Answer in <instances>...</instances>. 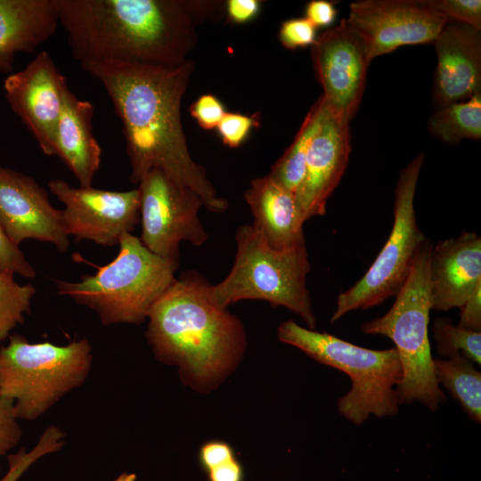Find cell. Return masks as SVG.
<instances>
[{"mask_svg":"<svg viewBox=\"0 0 481 481\" xmlns=\"http://www.w3.org/2000/svg\"><path fill=\"white\" fill-rule=\"evenodd\" d=\"M306 18L317 29L331 26L337 19L338 10L333 2L312 0L305 9Z\"/></svg>","mask_w":481,"mask_h":481,"instance_id":"35","label":"cell"},{"mask_svg":"<svg viewBox=\"0 0 481 481\" xmlns=\"http://www.w3.org/2000/svg\"><path fill=\"white\" fill-rule=\"evenodd\" d=\"M432 44L437 57L432 96L436 110L481 93V30L448 20Z\"/></svg>","mask_w":481,"mask_h":481,"instance_id":"17","label":"cell"},{"mask_svg":"<svg viewBox=\"0 0 481 481\" xmlns=\"http://www.w3.org/2000/svg\"><path fill=\"white\" fill-rule=\"evenodd\" d=\"M65 437L66 433L59 426L47 427L32 449L21 447L16 452L7 454L8 469L0 481H18L39 459L60 451L65 444Z\"/></svg>","mask_w":481,"mask_h":481,"instance_id":"27","label":"cell"},{"mask_svg":"<svg viewBox=\"0 0 481 481\" xmlns=\"http://www.w3.org/2000/svg\"><path fill=\"white\" fill-rule=\"evenodd\" d=\"M143 244L152 253L179 257V244L202 246L208 239L198 214L204 206L193 190L182 185L159 169L146 173L138 183Z\"/></svg>","mask_w":481,"mask_h":481,"instance_id":"10","label":"cell"},{"mask_svg":"<svg viewBox=\"0 0 481 481\" xmlns=\"http://www.w3.org/2000/svg\"><path fill=\"white\" fill-rule=\"evenodd\" d=\"M74 59L178 66L197 42L196 26L219 19L222 1L56 0Z\"/></svg>","mask_w":481,"mask_h":481,"instance_id":"2","label":"cell"},{"mask_svg":"<svg viewBox=\"0 0 481 481\" xmlns=\"http://www.w3.org/2000/svg\"><path fill=\"white\" fill-rule=\"evenodd\" d=\"M208 481H244L245 472L237 458L224 462L206 472Z\"/></svg>","mask_w":481,"mask_h":481,"instance_id":"38","label":"cell"},{"mask_svg":"<svg viewBox=\"0 0 481 481\" xmlns=\"http://www.w3.org/2000/svg\"><path fill=\"white\" fill-rule=\"evenodd\" d=\"M192 116L200 126L210 130L216 128L226 113L221 101L213 94H202L190 107Z\"/></svg>","mask_w":481,"mask_h":481,"instance_id":"33","label":"cell"},{"mask_svg":"<svg viewBox=\"0 0 481 481\" xmlns=\"http://www.w3.org/2000/svg\"><path fill=\"white\" fill-rule=\"evenodd\" d=\"M37 293L32 284L20 285L13 274L0 270V346L12 331L31 313V301Z\"/></svg>","mask_w":481,"mask_h":481,"instance_id":"25","label":"cell"},{"mask_svg":"<svg viewBox=\"0 0 481 481\" xmlns=\"http://www.w3.org/2000/svg\"><path fill=\"white\" fill-rule=\"evenodd\" d=\"M259 124L255 115L226 112L216 128L223 143L232 148L240 146L248 137L252 127Z\"/></svg>","mask_w":481,"mask_h":481,"instance_id":"30","label":"cell"},{"mask_svg":"<svg viewBox=\"0 0 481 481\" xmlns=\"http://www.w3.org/2000/svg\"><path fill=\"white\" fill-rule=\"evenodd\" d=\"M58 24L56 0H0V72L12 70L16 53L47 41Z\"/></svg>","mask_w":481,"mask_h":481,"instance_id":"20","label":"cell"},{"mask_svg":"<svg viewBox=\"0 0 481 481\" xmlns=\"http://www.w3.org/2000/svg\"><path fill=\"white\" fill-rule=\"evenodd\" d=\"M244 200L253 216L252 224L273 249L284 250L306 244L295 194L269 175L252 180Z\"/></svg>","mask_w":481,"mask_h":481,"instance_id":"19","label":"cell"},{"mask_svg":"<svg viewBox=\"0 0 481 481\" xmlns=\"http://www.w3.org/2000/svg\"><path fill=\"white\" fill-rule=\"evenodd\" d=\"M260 9L257 0H228L225 2V12L229 20L237 24L249 21L257 16Z\"/></svg>","mask_w":481,"mask_h":481,"instance_id":"37","label":"cell"},{"mask_svg":"<svg viewBox=\"0 0 481 481\" xmlns=\"http://www.w3.org/2000/svg\"><path fill=\"white\" fill-rule=\"evenodd\" d=\"M233 265L219 283L209 285L212 300L227 308L244 299H259L283 306L314 330L316 317L306 286L311 266L306 245L277 250L251 224L239 226Z\"/></svg>","mask_w":481,"mask_h":481,"instance_id":"7","label":"cell"},{"mask_svg":"<svg viewBox=\"0 0 481 481\" xmlns=\"http://www.w3.org/2000/svg\"><path fill=\"white\" fill-rule=\"evenodd\" d=\"M350 152V122L328 109L311 143L304 179L294 193L303 224L326 213L327 201L346 170Z\"/></svg>","mask_w":481,"mask_h":481,"instance_id":"16","label":"cell"},{"mask_svg":"<svg viewBox=\"0 0 481 481\" xmlns=\"http://www.w3.org/2000/svg\"><path fill=\"white\" fill-rule=\"evenodd\" d=\"M8 339L0 346V395L19 420L40 418L89 376L93 348L86 338L64 346L31 343L17 333Z\"/></svg>","mask_w":481,"mask_h":481,"instance_id":"6","label":"cell"},{"mask_svg":"<svg viewBox=\"0 0 481 481\" xmlns=\"http://www.w3.org/2000/svg\"><path fill=\"white\" fill-rule=\"evenodd\" d=\"M311 57L330 112L350 122L362 102L371 62L362 39L343 18L316 37Z\"/></svg>","mask_w":481,"mask_h":481,"instance_id":"13","label":"cell"},{"mask_svg":"<svg viewBox=\"0 0 481 481\" xmlns=\"http://www.w3.org/2000/svg\"><path fill=\"white\" fill-rule=\"evenodd\" d=\"M94 112L90 102L78 99L67 89L56 130L55 156L64 162L82 187L92 186L101 163V147L93 134Z\"/></svg>","mask_w":481,"mask_h":481,"instance_id":"21","label":"cell"},{"mask_svg":"<svg viewBox=\"0 0 481 481\" xmlns=\"http://www.w3.org/2000/svg\"><path fill=\"white\" fill-rule=\"evenodd\" d=\"M370 59L399 47L433 43L448 20L426 0H361L346 19Z\"/></svg>","mask_w":481,"mask_h":481,"instance_id":"12","label":"cell"},{"mask_svg":"<svg viewBox=\"0 0 481 481\" xmlns=\"http://www.w3.org/2000/svg\"><path fill=\"white\" fill-rule=\"evenodd\" d=\"M80 65L105 87L122 122L130 182L138 184L150 170L159 169L198 193L208 211L225 212L228 201L218 195L205 167L191 157L181 121V102L193 61L173 67L105 61Z\"/></svg>","mask_w":481,"mask_h":481,"instance_id":"1","label":"cell"},{"mask_svg":"<svg viewBox=\"0 0 481 481\" xmlns=\"http://www.w3.org/2000/svg\"><path fill=\"white\" fill-rule=\"evenodd\" d=\"M428 130L436 139L457 144L481 139V93L469 99L436 109L428 118Z\"/></svg>","mask_w":481,"mask_h":481,"instance_id":"24","label":"cell"},{"mask_svg":"<svg viewBox=\"0 0 481 481\" xmlns=\"http://www.w3.org/2000/svg\"><path fill=\"white\" fill-rule=\"evenodd\" d=\"M0 224L20 245L36 240L54 245L60 253L69 248L61 210L52 206L48 193L25 174L0 166Z\"/></svg>","mask_w":481,"mask_h":481,"instance_id":"15","label":"cell"},{"mask_svg":"<svg viewBox=\"0 0 481 481\" xmlns=\"http://www.w3.org/2000/svg\"><path fill=\"white\" fill-rule=\"evenodd\" d=\"M328 108L321 95L305 117L292 143L271 167L268 175L295 193L306 173V163L311 143L322 125Z\"/></svg>","mask_w":481,"mask_h":481,"instance_id":"22","label":"cell"},{"mask_svg":"<svg viewBox=\"0 0 481 481\" xmlns=\"http://www.w3.org/2000/svg\"><path fill=\"white\" fill-rule=\"evenodd\" d=\"M431 249L427 239L391 308L364 322L362 330L365 334L385 336L395 344L403 368V379L396 389L399 404L417 401L436 412L446 396L435 378L428 338Z\"/></svg>","mask_w":481,"mask_h":481,"instance_id":"8","label":"cell"},{"mask_svg":"<svg viewBox=\"0 0 481 481\" xmlns=\"http://www.w3.org/2000/svg\"><path fill=\"white\" fill-rule=\"evenodd\" d=\"M236 458L231 444L221 440H213L203 444L199 451V462L201 469L208 472L213 468Z\"/></svg>","mask_w":481,"mask_h":481,"instance_id":"34","label":"cell"},{"mask_svg":"<svg viewBox=\"0 0 481 481\" xmlns=\"http://www.w3.org/2000/svg\"><path fill=\"white\" fill-rule=\"evenodd\" d=\"M424 160L425 154L420 152L401 169L389 237L365 274L338 295L330 322L354 310L382 304L395 297L406 282L416 256L427 240L418 225L414 209V195Z\"/></svg>","mask_w":481,"mask_h":481,"instance_id":"9","label":"cell"},{"mask_svg":"<svg viewBox=\"0 0 481 481\" xmlns=\"http://www.w3.org/2000/svg\"><path fill=\"white\" fill-rule=\"evenodd\" d=\"M481 286V238L474 232L439 240L429 259L431 309L461 307Z\"/></svg>","mask_w":481,"mask_h":481,"instance_id":"18","label":"cell"},{"mask_svg":"<svg viewBox=\"0 0 481 481\" xmlns=\"http://www.w3.org/2000/svg\"><path fill=\"white\" fill-rule=\"evenodd\" d=\"M209 285L196 272L182 273L147 318L146 338L155 357L176 366L183 382L198 391L218 386L247 347L241 321L212 300Z\"/></svg>","mask_w":481,"mask_h":481,"instance_id":"3","label":"cell"},{"mask_svg":"<svg viewBox=\"0 0 481 481\" xmlns=\"http://www.w3.org/2000/svg\"><path fill=\"white\" fill-rule=\"evenodd\" d=\"M448 20L469 25L481 30L480 0H426Z\"/></svg>","mask_w":481,"mask_h":481,"instance_id":"28","label":"cell"},{"mask_svg":"<svg viewBox=\"0 0 481 481\" xmlns=\"http://www.w3.org/2000/svg\"><path fill=\"white\" fill-rule=\"evenodd\" d=\"M22 436L12 403L0 395V456L16 447Z\"/></svg>","mask_w":481,"mask_h":481,"instance_id":"32","label":"cell"},{"mask_svg":"<svg viewBox=\"0 0 481 481\" xmlns=\"http://www.w3.org/2000/svg\"><path fill=\"white\" fill-rule=\"evenodd\" d=\"M432 333L440 356L449 358L461 355L481 364V331L468 330L453 324L449 318L438 317L432 324Z\"/></svg>","mask_w":481,"mask_h":481,"instance_id":"26","label":"cell"},{"mask_svg":"<svg viewBox=\"0 0 481 481\" xmlns=\"http://www.w3.org/2000/svg\"><path fill=\"white\" fill-rule=\"evenodd\" d=\"M436 380L461 405L470 420L481 421V373L469 358L456 355L433 359Z\"/></svg>","mask_w":481,"mask_h":481,"instance_id":"23","label":"cell"},{"mask_svg":"<svg viewBox=\"0 0 481 481\" xmlns=\"http://www.w3.org/2000/svg\"><path fill=\"white\" fill-rule=\"evenodd\" d=\"M277 337L350 378V390L338 402V412L347 420L361 425L371 415L382 418L397 414L400 404L396 389L403 379V368L395 347L365 348L329 333L304 328L293 320L279 325Z\"/></svg>","mask_w":481,"mask_h":481,"instance_id":"5","label":"cell"},{"mask_svg":"<svg viewBox=\"0 0 481 481\" xmlns=\"http://www.w3.org/2000/svg\"><path fill=\"white\" fill-rule=\"evenodd\" d=\"M5 97L47 156H55V137L69 88L51 55L42 51L4 82Z\"/></svg>","mask_w":481,"mask_h":481,"instance_id":"14","label":"cell"},{"mask_svg":"<svg viewBox=\"0 0 481 481\" xmlns=\"http://www.w3.org/2000/svg\"><path fill=\"white\" fill-rule=\"evenodd\" d=\"M458 325L468 330L481 331V286L460 307Z\"/></svg>","mask_w":481,"mask_h":481,"instance_id":"36","label":"cell"},{"mask_svg":"<svg viewBox=\"0 0 481 481\" xmlns=\"http://www.w3.org/2000/svg\"><path fill=\"white\" fill-rule=\"evenodd\" d=\"M0 270L25 278L36 277V271L26 258L20 247L14 244L0 224Z\"/></svg>","mask_w":481,"mask_h":481,"instance_id":"31","label":"cell"},{"mask_svg":"<svg viewBox=\"0 0 481 481\" xmlns=\"http://www.w3.org/2000/svg\"><path fill=\"white\" fill-rule=\"evenodd\" d=\"M118 254L78 281H56V293L95 312L103 325L141 324L176 279L178 259L150 251L140 238L123 234Z\"/></svg>","mask_w":481,"mask_h":481,"instance_id":"4","label":"cell"},{"mask_svg":"<svg viewBox=\"0 0 481 481\" xmlns=\"http://www.w3.org/2000/svg\"><path fill=\"white\" fill-rule=\"evenodd\" d=\"M316 29L306 17L290 18L281 23L278 37L289 50L312 46L317 37Z\"/></svg>","mask_w":481,"mask_h":481,"instance_id":"29","label":"cell"},{"mask_svg":"<svg viewBox=\"0 0 481 481\" xmlns=\"http://www.w3.org/2000/svg\"><path fill=\"white\" fill-rule=\"evenodd\" d=\"M48 188L64 205L61 215L65 232L77 241L114 247L140 222L138 188L126 192L76 188L62 179L51 180Z\"/></svg>","mask_w":481,"mask_h":481,"instance_id":"11","label":"cell"}]
</instances>
